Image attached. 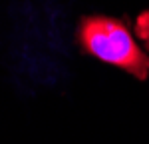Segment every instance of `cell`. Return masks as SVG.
<instances>
[{"mask_svg":"<svg viewBox=\"0 0 149 144\" xmlns=\"http://www.w3.org/2000/svg\"><path fill=\"white\" fill-rule=\"evenodd\" d=\"M76 40L93 58L117 66L137 80L149 78V54L135 42L125 24L111 16H84L78 24Z\"/></svg>","mask_w":149,"mask_h":144,"instance_id":"1","label":"cell"},{"mask_svg":"<svg viewBox=\"0 0 149 144\" xmlns=\"http://www.w3.org/2000/svg\"><path fill=\"white\" fill-rule=\"evenodd\" d=\"M133 28H135V34H137V38L143 42V46L149 50V10L139 12L137 18H135Z\"/></svg>","mask_w":149,"mask_h":144,"instance_id":"2","label":"cell"}]
</instances>
